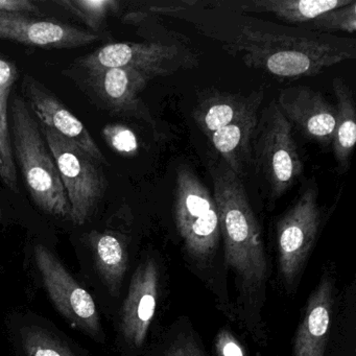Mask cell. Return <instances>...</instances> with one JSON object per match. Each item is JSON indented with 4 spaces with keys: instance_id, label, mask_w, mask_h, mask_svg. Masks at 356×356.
I'll list each match as a JSON object with an SVG mask.
<instances>
[{
    "instance_id": "19",
    "label": "cell",
    "mask_w": 356,
    "mask_h": 356,
    "mask_svg": "<svg viewBox=\"0 0 356 356\" xmlns=\"http://www.w3.org/2000/svg\"><path fill=\"white\" fill-rule=\"evenodd\" d=\"M353 0H245L211 1L214 7L239 13H270L287 26H302L318 16L350 5Z\"/></svg>"
},
{
    "instance_id": "16",
    "label": "cell",
    "mask_w": 356,
    "mask_h": 356,
    "mask_svg": "<svg viewBox=\"0 0 356 356\" xmlns=\"http://www.w3.org/2000/svg\"><path fill=\"white\" fill-rule=\"evenodd\" d=\"M275 101L291 126L295 124L304 136L322 147L331 145L337 109L320 92L308 87H289Z\"/></svg>"
},
{
    "instance_id": "2",
    "label": "cell",
    "mask_w": 356,
    "mask_h": 356,
    "mask_svg": "<svg viewBox=\"0 0 356 356\" xmlns=\"http://www.w3.org/2000/svg\"><path fill=\"white\" fill-rule=\"evenodd\" d=\"M208 166L220 214L225 264L234 273L238 306L243 307L245 323L257 335L268 281V261L259 225L239 177L224 162L210 161Z\"/></svg>"
},
{
    "instance_id": "22",
    "label": "cell",
    "mask_w": 356,
    "mask_h": 356,
    "mask_svg": "<svg viewBox=\"0 0 356 356\" xmlns=\"http://www.w3.org/2000/svg\"><path fill=\"white\" fill-rule=\"evenodd\" d=\"M332 89L337 99V122L331 147L339 172H345L356 143L355 102L349 85L341 79L333 80Z\"/></svg>"
},
{
    "instance_id": "27",
    "label": "cell",
    "mask_w": 356,
    "mask_h": 356,
    "mask_svg": "<svg viewBox=\"0 0 356 356\" xmlns=\"http://www.w3.org/2000/svg\"><path fill=\"white\" fill-rule=\"evenodd\" d=\"M0 13L39 15L40 9L32 0H0Z\"/></svg>"
},
{
    "instance_id": "13",
    "label": "cell",
    "mask_w": 356,
    "mask_h": 356,
    "mask_svg": "<svg viewBox=\"0 0 356 356\" xmlns=\"http://www.w3.org/2000/svg\"><path fill=\"white\" fill-rule=\"evenodd\" d=\"M6 326L15 356H88L53 321L33 310H14Z\"/></svg>"
},
{
    "instance_id": "8",
    "label": "cell",
    "mask_w": 356,
    "mask_h": 356,
    "mask_svg": "<svg viewBox=\"0 0 356 356\" xmlns=\"http://www.w3.org/2000/svg\"><path fill=\"white\" fill-rule=\"evenodd\" d=\"M252 160L268 183L270 199L284 195L303 174V162L293 136V126L272 101L258 116L252 143Z\"/></svg>"
},
{
    "instance_id": "11",
    "label": "cell",
    "mask_w": 356,
    "mask_h": 356,
    "mask_svg": "<svg viewBox=\"0 0 356 356\" xmlns=\"http://www.w3.org/2000/svg\"><path fill=\"white\" fill-rule=\"evenodd\" d=\"M320 225L318 188L310 181L277 225L279 270L289 289L299 281Z\"/></svg>"
},
{
    "instance_id": "18",
    "label": "cell",
    "mask_w": 356,
    "mask_h": 356,
    "mask_svg": "<svg viewBox=\"0 0 356 356\" xmlns=\"http://www.w3.org/2000/svg\"><path fill=\"white\" fill-rule=\"evenodd\" d=\"M262 89L249 95L238 93L206 91L200 97L193 116L200 130L209 137L212 133L232 124L254 112H259L264 101Z\"/></svg>"
},
{
    "instance_id": "28",
    "label": "cell",
    "mask_w": 356,
    "mask_h": 356,
    "mask_svg": "<svg viewBox=\"0 0 356 356\" xmlns=\"http://www.w3.org/2000/svg\"><path fill=\"white\" fill-rule=\"evenodd\" d=\"M165 356H205V354L195 339L183 337L170 346Z\"/></svg>"
},
{
    "instance_id": "9",
    "label": "cell",
    "mask_w": 356,
    "mask_h": 356,
    "mask_svg": "<svg viewBox=\"0 0 356 356\" xmlns=\"http://www.w3.org/2000/svg\"><path fill=\"white\" fill-rule=\"evenodd\" d=\"M174 212L187 253L200 262L211 259L220 238L218 206L209 189L185 165L177 170Z\"/></svg>"
},
{
    "instance_id": "25",
    "label": "cell",
    "mask_w": 356,
    "mask_h": 356,
    "mask_svg": "<svg viewBox=\"0 0 356 356\" xmlns=\"http://www.w3.org/2000/svg\"><path fill=\"white\" fill-rule=\"evenodd\" d=\"M103 134L108 145L120 155L133 156L138 151L136 135L124 124H108Z\"/></svg>"
},
{
    "instance_id": "17",
    "label": "cell",
    "mask_w": 356,
    "mask_h": 356,
    "mask_svg": "<svg viewBox=\"0 0 356 356\" xmlns=\"http://www.w3.org/2000/svg\"><path fill=\"white\" fill-rule=\"evenodd\" d=\"M334 280L325 275L312 291L298 328L293 356H325L332 316Z\"/></svg>"
},
{
    "instance_id": "29",
    "label": "cell",
    "mask_w": 356,
    "mask_h": 356,
    "mask_svg": "<svg viewBox=\"0 0 356 356\" xmlns=\"http://www.w3.org/2000/svg\"><path fill=\"white\" fill-rule=\"evenodd\" d=\"M3 220H5V214H3V207L0 206V226L3 224Z\"/></svg>"
},
{
    "instance_id": "5",
    "label": "cell",
    "mask_w": 356,
    "mask_h": 356,
    "mask_svg": "<svg viewBox=\"0 0 356 356\" xmlns=\"http://www.w3.org/2000/svg\"><path fill=\"white\" fill-rule=\"evenodd\" d=\"M72 237L79 279L84 283L102 314L114 316L124 291L130 268V239L120 229L78 227Z\"/></svg>"
},
{
    "instance_id": "4",
    "label": "cell",
    "mask_w": 356,
    "mask_h": 356,
    "mask_svg": "<svg viewBox=\"0 0 356 356\" xmlns=\"http://www.w3.org/2000/svg\"><path fill=\"white\" fill-rule=\"evenodd\" d=\"M26 264L35 282L72 328L95 343H105L102 312L95 298L51 245L41 239H33L26 249Z\"/></svg>"
},
{
    "instance_id": "24",
    "label": "cell",
    "mask_w": 356,
    "mask_h": 356,
    "mask_svg": "<svg viewBox=\"0 0 356 356\" xmlns=\"http://www.w3.org/2000/svg\"><path fill=\"white\" fill-rule=\"evenodd\" d=\"M300 28L325 34L333 35L335 32L354 34L356 31V1L353 0L350 5L327 12Z\"/></svg>"
},
{
    "instance_id": "15",
    "label": "cell",
    "mask_w": 356,
    "mask_h": 356,
    "mask_svg": "<svg viewBox=\"0 0 356 356\" xmlns=\"http://www.w3.org/2000/svg\"><path fill=\"white\" fill-rule=\"evenodd\" d=\"M22 90L24 101L41 124L82 147L99 163L109 164L85 124L44 84L26 74Z\"/></svg>"
},
{
    "instance_id": "26",
    "label": "cell",
    "mask_w": 356,
    "mask_h": 356,
    "mask_svg": "<svg viewBox=\"0 0 356 356\" xmlns=\"http://www.w3.org/2000/svg\"><path fill=\"white\" fill-rule=\"evenodd\" d=\"M216 356H247L245 348L227 329H220L214 343Z\"/></svg>"
},
{
    "instance_id": "30",
    "label": "cell",
    "mask_w": 356,
    "mask_h": 356,
    "mask_svg": "<svg viewBox=\"0 0 356 356\" xmlns=\"http://www.w3.org/2000/svg\"><path fill=\"white\" fill-rule=\"evenodd\" d=\"M0 175H1V163H0Z\"/></svg>"
},
{
    "instance_id": "1",
    "label": "cell",
    "mask_w": 356,
    "mask_h": 356,
    "mask_svg": "<svg viewBox=\"0 0 356 356\" xmlns=\"http://www.w3.org/2000/svg\"><path fill=\"white\" fill-rule=\"evenodd\" d=\"M147 10L183 20L248 67L282 80L316 76L355 56L354 39L268 22L210 1L181 0Z\"/></svg>"
},
{
    "instance_id": "23",
    "label": "cell",
    "mask_w": 356,
    "mask_h": 356,
    "mask_svg": "<svg viewBox=\"0 0 356 356\" xmlns=\"http://www.w3.org/2000/svg\"><path fill=\"white\" fill-rule=\"evenodd\" d=\"M55 3L80 19L95 34L105 28L108 18L120 8L116 0H58Z\"/></svg>"
},
{
    "instance_id": "12",
    "label": "cell",
    "mask_w": 356,
    "mask_h": 356,
    "mask_svg": "<svg viewBox=\"0 0 356 356\" xmlns=\"http://www.w3.org/2000/svg\"><path fill=\"white\" fill-rule=\"evenodd\" d=\"M158 291L159 268L153 258H145L135 268L114 316L118 346L124 355H135L145 345L155 316Z\"/></svg>"
},
{
    "instance_id": "3",
    "label": "cell",
    "mask_w": 356,
    "mask_h": 356,
    "mask_svg": "<svg viewBox=\"0 0 356 356\" xmlns=\"http://www.w3.org/2000/svg\"><path fill=\"white\" fill-rule=\"evenodd\" d=\"M9 116L14 159L31 197L45 213L70 222V206L55 159L24 97L14 95Z\"/></svg>"
},
{
    "instance_id": "20",
    "label": "cell",
    "mask_w": 356,
    "mask_h": 356,
    "mask_svg": "<svg viewBox=\"0 0 356 356\" xmlns=\"http://www.w3.org/2000/svg\"><path fill=\"white\" fill-rule=\"evenodd\" d=\"M259 112L245 116L212 133L208 139L222 162L241 177L252 161V143Z\"/></svg>"
},
{
    "instance_id": "14",
    "label": "cell",
    "mask_w": 356,
    "mask_h": 356,
    "mask_svg": "<svg viewBox=\"0 0 356 356\" xmlns=\"http://www.w3.org/2000/svg\"><path fill=\"white\" fill-rule=\"evenodd\" d=\"M0 39L40 49H76L99 40V35L30 14L0 13Z\"/></svg>"
},
{
    "instance_id": "21",
    "label": "cell",
    "mask_w": 356,
    "mask_h": 356,
    "mask_svg": "<svg viewBox=\"0 0 356 356\" xmlns=\"http://www.w3.org/2000/svg\"><path fill=\"white\" fill-rule=\"evenodd\" d=\"M19 78L17 66L0 56V179L13 193H19L18 187L17 166L14 159L10 134V97L14 85Z\"/></svg>"
},
{
    "instance_id": "6",
    "label": "cell",
    "mask_w": 356,
    "mask_h": 356,
    "mask_svg": "<svg viewBox=\"0 0 356 356\" xmlns=\"http://www.w3.org/2000/svg\"><path fill=\"white\" fill-rule=\"evenodd\" d=\"M72 65L85 70H132L151 81L179 70L197 67L199 58L185 37L170 33L147 42L110 43L78 58Z\"/></svg>"
},
{
    "instance_id": "10",
    "label": "cell",
    "mask_w": 356,
    "mask_h": 356,
    "mask_svg": "<svg viewBox=\"0 0 356 356\" xmlns=\"http://www.w3.org/2000/svg\"><path fill=\"white\" fill-rule=\"evenodd\" d=\"M64 74L99 109L112 115L143 120L154 130L157 129L149 108L139 97L149 80L139 72L124 68L85 70L70 65Z\"/></svg>"
},
{
    "instance_id": "7",
    "label": "cell",
    "mask_w": 356,
    "mask_h": 356,
    "mask_svg": "<svg viewBox=\"0 0 356 356\" xmlns=\"http://www.w3.org/2000/svg\"><path fill=\"white\" fill-rule=\"evenodd\" d=\"M40 127L65 189L70 224L76 228L85 226L92 220L107 191L103 164L49 127Z\"/></svg>"
}]
</instances>
